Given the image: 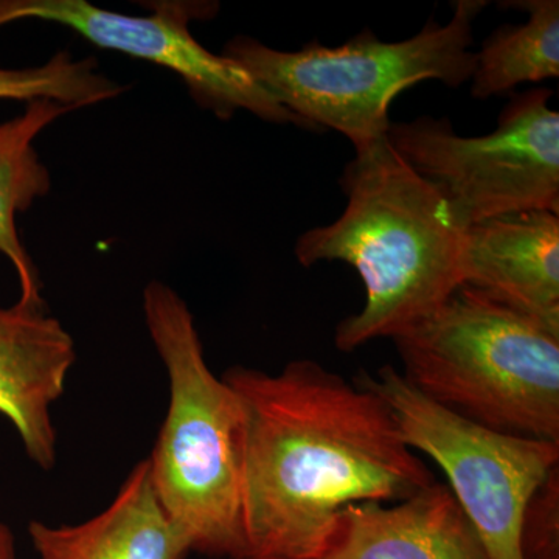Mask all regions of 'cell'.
I'll return each instance as SVG.
<instances>
[{
  "mask_svg": "<svg viewBox=\"0 0 559 559\" xmlns=\"http://www.w3.org/2000/svg\"><path fill=\"white\" fill-rule=\"evenodd\" d=\"M380 395L401 437L443 471L489 559H521L520 528L536 488L559 466V443L498 432L423 396L399 369L355 378Z\"/></svg>",
  "mask_w": 559,
  "mask_h": 559,
  "instance_id": "cell-7",
  "label": "cell"
},
{
  "mask_svg": "<svg viewBox=\"0 0 559 559\" xmlns=\"http://www.w3.org/2000/svg\"><path fill=\"white\" fill-rule=\"evenodd\" d=\"M462 286L559 333L558 213L525 210L471 224Z\"/></svg>",
  "mask_w": 559,
  "mask_h": 559,
  "instance_id": "cell-9",
  "label": "cell"
},
{
  "mask_svg": "<svg viewBox=\"0 0 559 559\" xmlns=\"http://www.w3.org/2000/svg\"><path fill=\"white\" fill-rule=\"evenodd\" d=\"M318 559L489 558L451 488L437 480L399 502L345 507Z\"/></svg>",
  "mask_w": 559,
  "mask_h": 559,
  "instance_id": "cell-11",
  "label": "cell"
},
{
  "mask_svg": "<svg viewBox=\"0 0 559 559\" xmlns=\"http://www.w3.org/2000/svg\"><path fill=\"white\" fill-rule=\"evenodd\" d=\"M521 559H559V466L536 488L520 528Z\"/></svg>",
  "mask_w": 559,
  "mask_h": 559,
  "instance_id": "cell-16",
  "label": "cell"
},
{
  "mask_svg": "<svg viewBox=\"0 0 559 559\" xmlns=\"http://www.w3.org/2000/svg\"><path fill=\"white\" fill-rule=\"evenodd\" d=\"M0 559H16V546L7 525L0 524Z\"/></svg>",
  "mask_w": 559,
  "mask_h": 559,
  "instance_id": "cell-17",
  "label": "cell"
},
{
  "mask_svg": "<svg viewBox=\"0 0 559 559\" xmlns=\"http://www.w3.org/2000/svg\"><path fill=\"white\" fill-rule=\"evenodd\" d=\"M143 314L170 384V403L146 463L151 487L190 550L245 559L242 411L215 377L189 305L165 283L143 290Z\"/></svg>",
  "mask_w": 559,
  "mask_h": 559,
  "instance_id": "cell-3",
  "label": "cell"
},
{
  "mask_svg": "<svg viewBox=\"0 0 559 559\" xmlns=\"http://www.w3.org/2000/svg\"><path fill=\"white\" fill-rule=\"evenodd\" d=\"M242 411L245 559H318L341 511L392 503L437 481L380 395L322 364L277 374L230 367Z\"/></svg>",
  "mask_w": 559,
  "mask_h": 559,
  "instance_id": "cell-1",
  "label": "cell"
},
{
  "mask_svg": "<svg viewBox=\"0 0 559 559\" xmlns=\"http://www.w3.org/2000/svg\"><path fill=\"white\" fill-rule=\"evenodd\" d=\"M485 0H457L447 25L436 21L409 39L385 43L366 28L337 47L319 40L300 50L272 49L237 36L223 55L237 62L307 131L333 130L362 151L388 138L389 110L401 92L437 80L460 87L473 76V25Z\"/></svg>",
  "mask_w": 559,
  "mask_h": 559,
  "instance_id": "cell-5",
  "label": "cell"
},
{
  "mask_svg": "<svg viewBox=\"0 0 559 559\" xmlns=\"http://www.w3.org/2000/svg\"><path fill=\"white\" fill-rule=\"evenodd\" d=\"M39 559H187L189 544L162 510L146 459L138 463L112 502L76 525H28Z\"/></svg>",
  "mask_w": 559,
  "mask_h": 559,
  "instance_id": "cell-12",
  "label": "cell"
},
{
  "mask_svg": "<svg viewBox=\"0 0 559 559\" xmlns=\"http://www.w3.org/2000/svg\"><path fill=\"white\" fill-rule=\"evenodd\" d=\"M75 110L51 100L31 102L21 116L0 123V253L20 280V304L46 307L35 264L22 245L17 215L51 189L50 173L39 159L35 140L53 121Z\"/></svg>",
  "mask_w": 559,
  "mask_h": 559,
  "instance_id": "cell-13",
  "label": "cell"
},
{
  "mask_svg": "<svg viewBox=\"0 0 559 559\" xmlns=\"http://www.w3.org/2000/svg\"><path fill=\"white\" fill-rule=\"evenodd\" d=\"M216 9V3L159 2L148 16H130L86 0H0V27L28 20L61 25L100 49L171 70L186 83L191 98L221 120L246 110L270 123L307 131L241 66L212 53L191 35L190 22L212 17Z\"/></svg>",
  "mask_w": 559,
  "mask_h": 559,
  "instance_id": "cell-8",
  "label": "cell"
},
{
  "mask_svg": "<svg viewBox=\"0 0 559 559\" xmlns=\"http://www.w3.org/2000/svg\"><path fill=\"white\" fill-rule=\"evenodd\" d=\"M76 360L75 341L46 307L20 301L0 308V415L40 469L57 465L58 437L51 407L64 393Z\"/></svg>",
  "mask_w": 559,
  "mask_h": 559,
  "instance_id": "cell-10",
  "label": "cell"
},
{
  "mask_svg": "<svg viewBox=\"0 0 559 559\" xmlns=\"http://www.w3.org/2000/svg\"><path fill=\"white\" fill-rule=\"evenodd\" d=\"M404 380L460 417L559 443V333L460 286L393 337Z\"/></svg>",
  "mask_w": 559,
  "mask_h": 559,
  "instance_id": "cell-4",
  "label": "cell"
},
{
  "mask_svg": "<svg viewBox=\"0 0 559 559\" xmlns=\"http://www.w3.org/2000/svg\"><path fill=\"white\" fill-rule=\"evenodd\" d=\"M528 14L521 25H502L476 53L471 94L479 100L507 95L524 83L559 76L558 0H521L502 3Z\"/></svg>",
  "mask_w": 559,
  "mask_h": 559,
  "instance_id": "cell-14",
  "label": "cell"
},
{
  "mask_svg": "<svg viewBox=\"0 0 559 559\" xmlns=\"http://www.w3.org/2000/svg\"><path fill=\"white\" fill-rule=\"evenodd\" d=\"M341 189L347 207L329 226L297 240L301 266L342 261L366 289L362 310L341 320L334 344L355 352L399 336L437 310L462 286V250L468 227L443 191L419 176L388 138L356 151Z\"/></svg>",
  "mask_w": 559,
  "mask_h": 559,
  "instance_id": "cell-2",
  "label": "cell"
},
{
  "mask_svg": "<svg viewBox=\"0 0 559 559\" xmlns=\"http://www.w3.org/2000/svg\"><path fill=\"white\" fill-rule=\"evenodd\" d=\"M550 90L513 95L498 128L463 138L448 119L392 121V148L436 183L466 227L480 221L549 210L559 215V114Z\"/></svg>",
  "mask_w": 559,
  "mask_h": 559,
  "instance_id": "cell-6",
  "label": "cell"
},
{
  "mask_svg": "<svg viewBox=\"0 0 559 559\" xmlns=\"http://www.w3.org/2000/svg\"><path fill=\"white\" fill-rule=\"evenodd\" d=\"M123 91L124 86L98 72L97 61L75 60L69 51L36 68L0 66V100H51L80 109L112 100Z\"/></svg>",
  "mask_w": 559,
  "mask_h": 559,
  "instance_id": "cell-15",
  "label": "cell"
}]
</instances>
